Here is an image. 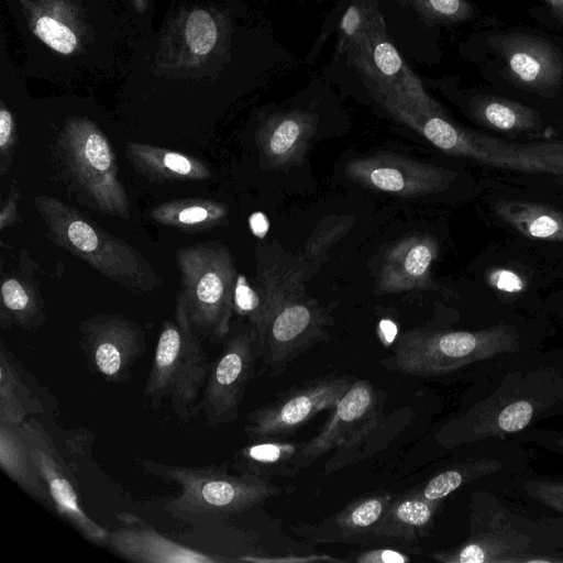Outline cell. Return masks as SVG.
Instances as JSON below:
<instances>
[{
	"label": "cell",
	"instance_id": "ffe728a7",
	"mask_svg": "<svg viewBox=\"0 0 563 563\" xmlns=\"http://www.w3.org/2000/svg\"><path fill=\"white\" fill-rule=\"evenodd\" d=\"M497 48L511 77L520 85L549 93L563 80V57L552 43L536 36L511 34L500 38Z\"/></svg>",
	"mask_w": 563,
	"mask_h": 563
},
{
	"label": "cell",
	"instance_id": "30bf717a",
	"mask_svg": "<svg viewBox=\"0 0 563 563\" xmlns=\"http://www.w3.org/2000/svg\"><path fill=\"white\" fill-rule=\"evenodd\" d=\"M262 355L261 338L252 325H244L225 336L222 351L210 363L200 401V415L214 428L234 422L257 358Z\"/></svg>",
	"mask_w": 563,
	"mask_h": 563
},
{
	"label": "cell",
	"instance_id": "836d02e7",
	"mask_svg": "<svg viewBox=\"0 0 563 563\" xmlns=\"http://www.w3.org/2000/svg\"><path fill=\"white\" fill-rule=\"evenodd\" d=\"M501 463L494 459L468 460L449 466L435 474L424 486L417 489L420 495L432 501H442L459 487L483 476L496 473Z\"/></svg>",
	"mask_w": 563,
	"mask_h": 563
},
{
	"label": "cell",
	"instance_id": "60d3db41",
	"mask_svg": "<svg viewBox=\"0 0 563 563\" xmlns=\"http://www.w3.org/2000/svg\"><path fill=\"white\" fill-rule=\"evenodd\" d=\"M487 279L493 288L506 294H519L526 288L523 278L505 267L490 271Z\"/></svg>",
	"mask_w": 563,
	"mask_h": 563
},
{
	"label": "cell",
	"instance_id": "4dcf8cb0",
	"mask_svg": "<svg viewBox=\"0 0 563 563\" xmlns=\"http://www.w3.org/2000/svg\"><path fill=\"white\" fill-rule=\"evenodd\" d=\"M472 113L482 124L503 132H531L542 126V120L533 109L501 97L475 99Z\"/></svg>",
	"mask_w": 563,
	"mask_h": 563
},
{
	"label": "cell",
	"instance_id": "bcb514c9",
	"mask_svg": "<svg viewBox=\"0 0 563 563\" xmlns=\"http://www.w3.org/2000/svg\"><path fill=\"white\" fill-rule=\"evenodd\" d=\"M139 13H143L147 7V0H129Z\"/></svg>",
	"mask_w": 563,
	"mask_h": 563
},
{
	"label": "cell",
	"instance_id": "b9f144b4",
	"mask_svg": "<svg viewBox=\"0 0 563 563\" xmlns=\"http://www.w3.org/2000/svg\"><path fill=\"white\" fill-rule=\"evenodd\" d=\"M358 563H405L410 558L391 549H376L360 553L354 559Z\"/></svg>",
	"mask_w": 563,
	"mask_h": 563
},
{
	"label": "cell",
	"instance_id": "7402d4cb",
	"mask_svg": "<svg viewBox=\"0 0 563 563\" xmlns=\"http://www.w3.org/2000/svg\"><path fill=\"white\" fill-rule=\"evenodd\" d=\"M318 117L292 110L269 117L258 129L256 142L263 159L272 168L285 169L302 163Z\"/></svg>",
	"mask_w": 563,
	"mask_h": 563
},
{
	"label": "cell",
	"instance_id": "d590c367",
	"mask_svg": "<svg viewBox=\"0 0 563 563\" xmlns=\"http://www.w3.org/2000/svg\"><path fill=\"white\" fill-rule=\"evenodd\" d=\"M379 15L372 0H353L339 25L338 54H346L369 31Z\"/></svg>",
	"mask_w": 563,
	"mask_h": 563
},
{
	"label": "cell",
	"instance_id": "8fae6325",
	"mask_svg": "<svg viewBox=\"0 0 563 563\" xmlns=\"http://www.w3.org/2000/svg\"><path fill=\"white\" fill-rule=\"evenodd\" d=\"M356 379L328 374L294 386L250 412L244 432L250 439L294 434L321 411L332 410Z\"/></svg>",
	"mask_w": 563,
	"mask_h": 563
},
{
	"label": "cell",
	"instance_id": "5b68a950",
	"mask_svg": "<svg viewBox=\"0 0 563 563\" xmlns=\"http://www.w3.org/2000/svg\"><path fill=\"white\" fill-rule=\"evenodd\" d=\"M177 263L189 320L202 339L216 344L231 330L236 269L230 251L219 243L178 250Z\"/></svg>",
	"mask_w": 563,
	"mask_h": 563
},
{
	"label": "cell",
	"instance_id": "ac0fdd59",
	"mask_svg": "<svg viewBox=\"0 0 563 563\" xmlns=\"http://www.w3.org/2000/svg\"><path fill=\"white\" fill-rule=\"evenodd\" d=\"M439 253L438 240L429 233L406 235L385 253L376 288L379 294H400L434 288L431 267Z\"/></svg>",
	"mask_w": 563,
	"mask_h": 563
},
{
	"label": "cell",
	"instance_id": "3957f363",
	"mask_svg": "<svg viewBox=\"0 0 563 563\" xmlns=\"http://www.w3.org/2000/svg\"><path fill=\"white\" fill-rule=\"evenodd\" d=\"M200 339L179 292L174 320L163 323L143 390V399L148 407L158 408L168 399L180 421H188L200 413L210 366Z\"/></svg>",
	"mask_w": 563,
	"mask_h": 563
},
{
	"label": "cell",
	"instance_id": "1f68e13d",
	"mask_svg": "<svg viewBox=\"0 0 563 563\" xmlns=\"http://www.w3.org/2000/svg\"><path fill=\"white\" fill-rule=\"evenodd\" d=\"M391 501L393 495L387 492L372 493L362 496L346 505L318 527L332 528L331 536L338 538H349L365 532L372 533Z\"/></svg>",
	"mask_w": 563,
	"mask_h": 563
},
{
	"label": "cell",
	"instance_id": "7bdbcfd3",
	"mask_svg": "<svg viewBox=\"0 0 563 563\" xmlns=\"http://www.w3.org/2000/svg\"><path fill=\"white\" fill-rule=\"evenodd\" d=\"M19 190H12L8 199L1 206L0 229L3 230L16 220Z\"/></svg>",
	"mask_w": 563,
	"mask_h": 563
},
{
	"label": "cell",
	"instance_id": "7c38bea8",
	"mask_svg": "<svg viewBox=\"0 0 563 563\" xmlns=\"http://www.w3.org/2000/svg\"><path fill=\"white\" fill-rule=\"evenodd\" d=\"M330 316L298 282L284 299L279 310L261 338L264 369L272 377L313 344L329 335Z\"/></svg>",
	"mask_w": 563,
	"mask_h": 563
},
{
	"label": "cell",
	"instance_id": "ee69618b",
	"mask_svg": "<svg viewBox=\"0 0 563 563\" xmlns=\"http://www.w3.org/2000/svg\"><path fill=\"white\" fill-rule=\"evenodd\" d=\"M250 228L256 236L263 238L268 230V221L263 213L255 212L250 217Z\"/></svg>",
	"mask_w": 563,
	"mask_h": 563
},
{
	"label": "cell",
	"instance_id": "6da1fadb",
	"mask_svg": "<svg viewBox=\"0 0 563 563\" xmlns=\"http://www.w3.org/2000/svg\"><path fill=\"white\" fill-rule=\"evenodd\" d=\"M135 461L145 473L180 488V494L165 506L169 515L180 520L198 521L243 512L282 490L269 479L231 474L225 465L184 466L144 457Z\"/></svg>",
	"mask_w": 563,
	"mask_h": 563
},
{
	"label": "cell",
	"instance_id": "f1b7e54d",
	"mask_svg": "<svg viewBox=\"0 0 563 563\" xmlns=\"http://www.w3.org/2000/svg\"><path fill=\"white\" fill-rule=\"evenodd\" d=\"M496 214L520 234L538 240L563 241V212L542 203L499 200Z\"/></svg>",
	"mask_w": 563,
	"mask_h": 563
},
{
	"label": "cell",
	"instance_id": "277c9868",
	"mask_svg": "<svg viewBox=\"0 0 563 563\" xmlns=\"http://www.w3.org/2000/svg\"><path fill=\"white\" fill-rule=\"evenodd\" d=\"M518 333L510 325L477 331L413 329L404 332L390 356L380 361L388 371L438 376L468 364L518 350Z\"/></svg>",
	"mask_w": 563,
	"mask_h": 563
},
{
	"label": "cell",
	"instance_id": "4fadbf2b",
	"mask_svg": "<svg viewBox=\"0 0 563 563\" xmlns=\"http://www.w3.org/2000/svg\"><path fill=\"white\" fill-rule=\"evenodd\" d=\"M346 54L354 67L374 85L376 98L404 101L444 113L389 40L382 15Z\"/></svg>",
	"mask_w": 563,
	"mask_h": 563
},
{
	"label": "cell",
	"instance_id": "2e32d148",
	"mask_svg": "<svg viewBox=\"0 0 563 563\" xmlns=\"http://www.w3.org/2000/svg\"><path fill=\"white\" fill-rule=\"evenodd\" d=\"M383 398L367 379H356L336 402L320 431L303 441L297 456V467H308L316 460L339 448L356 444L373 432L383 410Z\"/></svg>",
	"mask_w": 563,
	"mask_h": 563
},
{
	"label": "cell",
	"instance_id": "ab89813d",
	"mask_svg": "<svg viewBox=\"0 0 563 563\" xmlns=\"http://www.w3.org/2000/svg\"><path fill=\"white\" fill-rule=\"evenodd\" d=\"M16 142V130L11 112L1 103L0 108V154L1 173L4 174L11 164V156Z\"/></svg>",
	"mask_w": 563,
	"mask_h": 563
},
{
	"label": "cell",
	"instance_id": "f35d334b",
	"mask_svg": "<svg viewBox=\"0 0 563 563\" xmlns=\"http://www.w3.org/2000/svg\"><path fill=\"white\" fill-rule=\"evenodd\" d=\"M523 489L532 499L563 515V482L528 481L523 484Z\"/></svg>",
	"mask_w": 563,
	"mask_h": 563
},
{
	"label": "cell",
	"instance_id": "74e56055",
	"mask_svg": "<svg viewBox=\"0 0 563 563\" xmlns=\"http://www.w3.org/2000/svg\"><path fill=\"white\" fill-rule=\"evenodd\" d=\"M416 10L432 22H460L470 18L472 7L466 0H410Z\"/></svg>",
	"mask_w": 563,
	"mask_h": 563
},
{
	"label": "cell",
	"instance_id": "7a4b0ae2",
	"mask_svg": "<svg viewBox=\"0 0 563 563\" xmlns=\"http://www.w3.org/2000/svg\"><path fill=\"white\" fill-rule=\"evenodd\" d=\"M34 205L47 225L48 238L104 277L139 292L163 284L137 250L91 223L71 206L48 196H36Z\"/></svg>",
	"mask_w": 563,
	"mask_h": 563
},
{
	"label": "cell",
	"instance_id": "f546056e",
	"mask_svg": "<svg viewBox=\"0 0 563 563\" xmlns=\"http://www.w3.org/2000/svg\"><path fill=\"white\" fill-rule=\"evenodd\" d=\"M229 216L227 206L210 199L185 198L156 206L151 219L185 231H205L222 225Z\"/></svg>",
	"mask_w": 563,
	"mask_h": 563
},
{
	"label": "cell",
	"instance_id": "5bb4252c",
	"mask_svg": "<svg viewBox=\"0 0 563 563\" xmlns=\"http://www.w3.org/2000/svg\"><path fill=\"white\" fill-rule=\"evenodd\" d=\"M19 429L48 486L54 511L86 540L98 547H107L109 530L92 520L81 507L73 468L51 434L32 417Z\"/></svg>",
	"mask_w": 563,
	"mask_h": 563
},
{
	"label": "cell",
	"instance_id": "44dd1931",
	"mask_svg": "<svg viewBox=\"0 0 563 563\" xmlns=\"http://www.w3.org/2000/svg\"><path fill=\"white\" fill-rule=\"evenodd\" d=\"M302 278L301 272L280 269L267 264L258 268L256 285L238 274L234 288V312L247 319L262 338L284 299Z\"/></svg>",
	"mask_w": 563,
	"mask_h": 563
},
{
	"label": "cell",
	"instance_id": "f6af8a7d",
	"mask_svg": "<svg viewBox=\"0 0 563 563\" xmlns=\"http://www.w3.org/2000/svg\"><path fill=\"white\" fill-rule=\"evenodd\" d=\"M554 13L563 21V0H545Z\"/></svg>",
	"mask_w": 563,
	"mask_h": 563
},
{
	"label": "cell",
	"instance_id": "603a6c76",
	"mask_svg": "<svg viewBox=\"0 0 563 563\" xmlns=\"http://www.w3.org/2000/svg\"><path fill=\"white\" fill-rule=\"evenodd\" d=\"M33 34L58 54L74 55L85 35L78 8L69 0H22Z\"/></svg>",
	"mask_w": 563,
	"mask_h": 563
},
{
	"label": "cell",
	"instance_id": "4316f807",
	"mask_svg": "<svg viewBox=\"0 0 563 563\" xmlns=\"http://www.w3.org/2000/svg\"><path fill=\"white\" fill-rule=\"evenodd\" d=\"M0 466L25 493L54 510L48 486L19 427L0 423Z\"/></svg>",
	"mask_w": 563,
	"mask_h": 563
},
{
	"label": "cell",
	"instance_id": "cb8c5ba5",
	"mask_svg": "<svg viewBox=\"0 0 563 563\" xmlns=\"http://www.w3.org/2000/svg\"><path fill=\"white\" fill-rule=\"evenodd\" d=\"M2 343L0 349V423L21 426L45 411L35 380Z\"/></svg>",
	"mask_w": 563,
	"mask_h": 563
},
{
	"label": "cell",
	"instance_id": "8992f818",
	"mask_svg": "<svg viewBox=\"0 0 563 563\" xmlns=\"http://www.w3.org/2000/svg\"><path fill=\"white\" fill-rule=\"evenodd\" d=\"M510 384L475 405L442 430L446 445H457L486 438L505 437L526 429L533 420L563 406V377L556 372L542 387Z\"/></svg>",
	"mask_w": 563,
	"mask_h": 563
},
{
	"label": "cell",
	"instance_id": "9c48e42d",
	"mask_svg": "<svg viewBox=\"0 0 563 563\" xmlns=\"http://www.w3.org/2000/svg\"><path fill=\"white\" fill-rule=\"evenodd\" d=\"M474 528L462 544L428 556L441 563L563 562V542L545 541L534 530L528 533L514 527L505 509H490L485 520L476 519Z\"/></svg>",
	"mask_w": 563,
	"mask_h": 563
},
{
	"label": "cell",
	"instance_id": "484cf974",
	"mask_svg": "<svg viewBox=\"0 0 563 563\" xmlns=\"http://www.w3.org/2000/svg\"><path fill=\"white\" fill-rule=\"evenodd\" d=\"M252 440L235 453L231 464L233 470L264 479L273 476L292 477L299 472L296 460L303 442L274 438Z\"/></svg>",
	"mask_w": 563,
	"mask_h": 563
},
{
	"label": "cell",
	"instance_id": "7dc6e473",
	"mask_svg": "<svg viewBox=\"0 0 563 563\" xmlns=\"http://www.w3.org/2000/svg\"><path fill=\"white\" fill-rule=\"evenodd\" d=\"M551 442L553 443L554 450L563 454V433L554 435Z\"/></svg>",
	"mask_w": 563,
	"mask_h": 563
},
{
	"label": "cell",
	"instance_id": "d6986e66",
	"mask_svg": "<svg viewBox=\"0 0 563 563\" xmlns=\"http://www.w3.org/2000/svg\"><path fill=\"white\" fill-rule=\"evenodd\" d=\"M122 526L110 531L107 548L139 563H216L223 560L188 548L159 533L130 514H120Z\"/></svg>",
	"mask_w": 563,
	"mask_h": 563
},
{
	"label": "cell",
	"instance_id": "e0dca14e",
	"mask_svg": "<svg viewBox=\"0 0 563 563\" xmlns=\"http://www.w3.org/2000/svg\"><path fill=\"white\" fill-rule=\"evenodd\" d=\"M345 175L368 189L402 197L443 191L455 177L451 170L387 152L350 161Z\"/></svg>",
	"mask_w": 563,
	"mask_h": 563
},
{
	"label": "cell",
	"instance_id": "9a60e30c",
	"mask_svg": "<svg viewBox=\"0 0 563 563\" xmlns=\"http://www.w3.org/2000/svg\"><path fill=\"white\" fill-rule=\"evenodd\" d=\"M79 347L89 369L110 383L130 379L146 349L141 324L120 314H96L80 324Z\"/></svg>",
	"mask_w": 563,
	"mask_h": 563
},
{
	"label": "cell",
	"instance_id": "e575fe53",
	"mask_svg": "<svg viewBox=\"0 0 563 563\" xmlns=\"http://www.w3.org/2000/svg\"><path fill=\"white\" fill-rule=\"evenodd\" d=\"M181 33L186 53L196 60L208 56L219 40L218 24L205 9H195L187 14Z\"/></svg>",
	"mask_w": 563,
	"mask_h": 563
},
{
	"label": "cell",
	"instance_id": "d6a6232c",
	"mask_svg": "<svg viewBox=\"0 0 563 563\" xmlns=\"http://www.w3.org/2000/svg\"><path fill=\"white\" fill-rule=\"evenodd\" d=\"M2 327L15 324L27 331L40 328L45 321L43 305L34 286L25 278L8 276L1 284Z\"/></svg>",
	"mask_w": 563,
	"mask_h": 563
},
{
	"label": "cell",
	"instance_id": "8d00e7d4",
	"mask_svg": "<svg viewBox=\"0 0 563 563\" xmlns=\"http://www.w3.org/2000/svg\"><path fill=\"white\" fill-rule=\"evenodd\" d=\"M353 223L354 219L351 216H331L324 219L305 244V260L320 265L325 260L329 249L346 234Z\"/></svg>",
	"mask_w": 563,
	"mask_h": 563
},
{
	"label": "cell",
	"instance_id": "d4e9b609",
	"mask_svg": "<svg viewBox=\"0 0 563 563\" xmlns=\"http://www.w3.org/2000/svg\"><path fill=\"white\" fill-rule=\"evenodd\" d=\"M126 153L139 173L157 181L205 180L210 176L203 162L180 152L129 142Z\"/></svg>",
	"mask_w": 563,
	"mask_h": 563
},
{
	"label": "cell",
	"instance_id": "52a82bcc",
	"mask_svg": "<svg viewBox=\"0 0 563 563\" xmlns=\"http://www.w3.org/2000/svg\"><path fill=\"white\" fill-rule=\"evenodd\" d=\"M426 139L448 155L500 169L563 178V141L515 144L468 131L444 117H433Z\"/></svg>",
	"mask_w": 563,
	"mask_h": 563
},
{
	"label": "cell",
	"instance_id": "ba28073f",
	"mask_svg": "<svg viewBox=\"0 0 563 563\" xmlns=\"http://www.w3.org/2000/svg\"><path fill=\"white\" fill-rule=\"evenodd\" d=\"M62 146L71 175L97 207L113 217L129 218L130 201L118 177L115 154L103 132L86 118H70Z\"/></svg>",
	"mask_w": 563,
	"mask_h": 563
},
{
	"label": "cell",
	"instance_id": "83f0119b",
	"mask_svg": "<svg viewBox=\"0 0 563 563\" xmlns=\"http://www.w3.org/2000/svg\"><path fill=\"white\" fill-rule=\"evenodd\" d=\"M440 503L424 498L417 489L411 490L393 499L372 533L398 541H415L431 528Z\"/></svg>",
	"mask_w": 563,
	"mask_h": 563
}]
</instances>
